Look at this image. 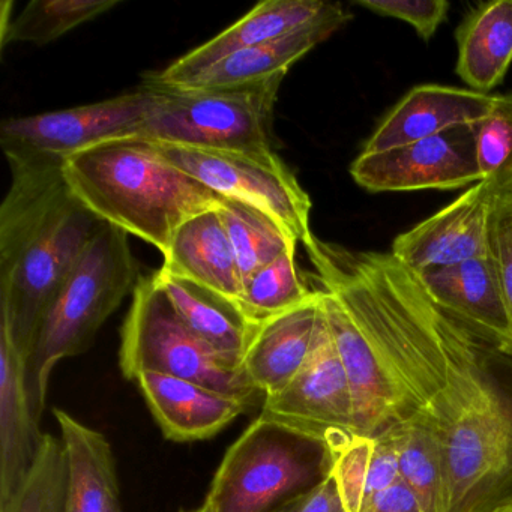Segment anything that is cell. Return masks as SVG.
<instances>
[{"label": "cell", "mask_w": 512, "mask_h": 512, "mask_svg": "<svg viewBox=\"0 0 512 512\" xmlns=\"http://www.w3.org/2000/svg\"><path fill=\"white\" fill-rule=\"evenodd\" d=\"M346 368L359 436L377 437L433 409L478 362L485 341L452 319L391 253L304 244Z\"/></svg>", "instance_id": "6da1fadb"}, {"label": "cell", "mask_w": 512, "mask_h": 512, "mask_svg": "<svg viewBox=\"0 0 512 512\" xmlns=\"http://www.w3.org/2000/svg\"><path fill=\"white\" fill-rule=\"evenodd\" d=\"M0 206V325L25 364L47 308L106 226L71 190L64 163L8 161Z\"/></svg>", "instance_id": "7a4b0ae2"}, {"label": "cell", "mask_w": 512, "mask_h": 512, "mask_svg": "<svg viewBox=\"0 0 512 512\" xmlns=\"http://www.w3.org/2000/svg\"><path fill=\"white\" fill-rule=\"evenodd\" d=\"M64 175L100 220L154 245L163 256L182 224L226 202L142 139L80 152L65 161Z\"/></svg>", "instance_id": "3957f363"}, {"label": "cell", "mask_w": 512, "mask_h": 512, "mask_svg": "<svg viewBox=\"0 0 512 512\" xmlns=\"http://www.w3.org/2000/svg\"><path fill=\"white\" fill-rule=\"evenodd\" d=\"M442 445L451 512H494L512 500V356L487 346L425 413Z\"/></svg>", "instance_id": "277c9868"}, {"label": "cell", "mask_w": 512, "mask_h": 512, "mask_svg": "<svg viewBox=\"0 0 512 512\" xmlns=\"http://www.w3.org/2000/svg\"><path fill=\"white\" fill-rule=\"evenodd\" d=\"M139 280L127 233L106 224L47 308L26 362V389L38 422L46 409L53 368L91 347Z\"/></svg>", "instance_id": "5b68a950"}, {"label": "cell", "mask_w": 512, "mask_h": 512, "mask_svg": "<svg viewBox=\"0 0 512 512\" xmlns=\"http://www.w3.org/2000/svg\"><path fill=\"white\" fill-rule=\"evenodd\" d=\"M284 77L224 89L152 85L155 103L136 139L217 151L272 152V118Z\"/></svg>", "instance_id": "8992f818"}, {"label": "cell", "mask_w": 512, "mask_h": 512, "mask_svg": "<svg viewBox=\"0 0 512 512\" xmlns=\"http://www.w3.org/2000/svg\"><path fill=\"white\" fill-rule=\"evenodd\" d=\"M329 472L325 443L259 416L227 449L206 497L215 512H272Z\"/></svg>", "instance_id": "52a82bcc"}, {"label": "cell", "mask_w": 512, "mask_h": 512, "mask_svg": "<svg viewBox=\"0 0 512 512\" xmlns=\"http://www.w3.org/2000/svg\"><path fill=\"white\" fill-rule=\"evenodd\" d=\"M122 373L134 380L140 373H161L199 383L253 406L263 397L242 368L221 358L188 328L155 275L140 277L122 328Z\"/></svg>", "instance_id": "ba28073f"}, {"label": "cell", "mask_w": 512, "mask_h": 512, "mask_svg": "<svg viewBox=\"0 0 512 512\" xmlns=\"http://www.w3.org/2000/svg\"><path fill=\"white\" fill-rule=\"evenodd\" d=\"M155 145L173 166L224 199L268 215L298 244L304 245L314 235L310 196L274 151L256 154Z\"/></svg>", "instance_id": "9c48e42d"}, {"label": "cell", "mask_w": 512, "mask_h": 512, "mask_svg": "<svg viewBox=\"0 0 512 512\" xmlns=\"http://www.w3.org/2000/svg\"><path fill=\"white\" fill-rule=\"evenodd\" d=\"M154 103V92L142 85L100 103L7 119L0 145L8 161L65 163L103 143L136 139Z\"/></svg>", "instance_id": "30bf717a"}, {"label": "cell", "mask_w": 512, "mask_h": 512, "mask_svg": "<svg viewBox=\"0 0 512 512\" xmlns=\"http://www.w3.org/2000/svg\"><path fill=\"white\" fill-rule=\"evenodd\" d=\"M260 416L319 440L329 449L356 434L352 388L323 310L304 367L286 388L263 398Z\"/></svg>", "instance_id": "8fae6325"}, {"label": "cell", "mask_w": 512, "mask_h": 512, "mask_svg": "<svg viewBox=\"0 0 512 512\" xmlns=\"http://www.w3.org/2000/svg\"><path fill=\"white\" fill-rule=\"evenodd\" d=\"M353 181L370 193L458 190L481 182L475 131L457 127L391 151L359 154L350 166Z\"/></svg>", "instance_id": "7c38bea8"}, {"label": "cell", "mask_w": 512, "mask_h": 512, "mask_svg": "<svg viewBox=\"0 0 512 512\" xmlns=\"http://www.w3.org/2000/svg\"><path fill=\"white\" fill-rule=\"evenodd\" d=\"M503 184L472 185L454 202L398 235L389 253L413 272L490 256L491 215Z\"/></svg>", "instance_id": "4fadbf2b"}, {"label": "cell", "mask_w": 512, "mask_h": 512, "mask_svg": "<svg viewBox=\"0 0 512 512\" xmlns=\"http://www.w3.org/2000/svg\"><path fill=\"white\" fill-rule=\"evenodd\" d=\"M352 19V14L341 4L320 0H268L166 70L148 74L145 82L164 88H181L233 53L280 40L319 23Z\"/></svg>", "instance_id": "5bb4252c"}, {"label": "cell", "mask_w": 512, "mask_h": 512, "mask_svg": "<svg viewBox=\"0 0 512 512\" xmlns=\"http://www.w3.org/2000/svg\"><path fill=\"white\" fill-rule=\"evenodd\" d=\"M415 275L437 307L479 340L512 356L511 320L491 256Z\"/></svg>", "instance_id": "9a60e30c"}, {"label": "cell", "mask_w": 512, "mask_h": 512, "mask_svg": "<svg viewBox=\"0 0 512 512\" xmlns=\"http://www.w3.org/2000/svg\"><path fill=\"white\" fill-rule=\"evenodd\" d=\"M496 95L442 85L410 89L364 143L362 154L391 151L457 127L478 124L490 113Z\"/></svg>", "instance_id": "2e32d148"}, {"label": "cell", "mask_w": 512, "mask_h": 512, "mask_svg": "<svg viewBox=\"0 0 512 512\" xmlns=\"http://www.w3.org/2000/svg\"><path fill=\"white\" fill-rule=\"evenodd\" d=\"M167 439L203 440L250 409V404L199 383L161 373H140L134 379Z\"/></svg>", "instance_id": "e0dca14e"}, {"label": "cell", "mask_w": 512, "mask_h": 512, "mask_svg": "<svg viewBox=\"0 0 512 512\" xmlns=\"http://www.w3.org/2000/svg\"><path fill=\"white\" fill-rule=\"evenodd\" d=\"M25 368L10 332L0 325V503L19 490L43 443L44 433L26 389Z\"/></svg>", "instance_id": "ac0fdd59"}, {"label": "cell", "mask_w": 512, "mask_h": 512, "mask_svg": "<svg viewBox=\"0 0 512 512\" xmlns=\"http://www.w3.org/2000/svg\"><path fill=\"white\" fill-rule=\"evenodd\" d=\"M322 320V292L305 304L260 323L242 370L263 398L286 388L304 367Z\"/></svg>", "instance_id": "d6986e66"}, {"label": "cell", "mask_w": 512, "mask_h": 512, "mask_svg": "<svg viewBox=\"0 0 512 512\" xmlns=\"http://www.w3.org/2000/svg\"><path fill=\"white\" fill-rule=\"evenodd\" d=\"M160 271L199 284L238 302L241 271L220 209L203 212L179 227Z\"/></svg>", "instance_id": "ffe728a7"}, {"label": "cell", "mask_w": 512, "mask_h": 512, "mask_svg": "<svg viewBox=\"0 0 512 512\" xmlns=\"http://www.w3.org/2000/svg\"><path fill=\"white\" fill-rule=\"evenodd\" d=\"M67 461L65 512H115L119 502L118 473L112 445L103 433L53 409Z\"/></svg>", "instance_id": "44dd1931"}, {"label": "cell", "mask_w": 512, "mask_h": 512, "mask_svg": "<svg viewBox=\"0 0 512 512\" xmlns=\"http://www.w3.org/2000/svg\"><path fill=\"white\" fill-rule=\"evenodd\" d=\"M154 275L188 328L221 358L242 368L260 323L253 322L238 302L221 293L161 271Z\"/></svg>", "instance_id": "7402d4cb"}, {"label": "cell", "mask_w": 512, "mask_h": 512, "mask_svg": "<svg viewBox=\"0 0 512 512\" xmlns=\"http://www.w3.org/2000/svg\"><path fill=\"white\" fill-rule=\"evenodd\" d=\"M455 73L472 91L488 94L502 85L512 64V0L484 2L455 31Z\"/></svg>", "instance_id": "603a6c76"}, {"label": "cell", "mask_w": 512, "mask_h": 512, "mask_svg": "<svg viewBox=\"0 0 512 512\" xmlns=\"http://www.w3.org/2000/svg\"><path fill=\"white\" fill-rule=\"evenodd\" d=\"M349 20H331L286 35L280 40L260 44L227 56L181 88L224 89L263 82L272 77L286 76L290 68L301 61L314 47L328 40Z\"/></svg>", "instance_id": "cb8c5ba5"}, {"label": "cell", "mask_w": 512, "mask_h": 512, "mask_svg": "<svg viewBox=\"0 0 512 512\" xmlns=\"http://www.w3.org/2000/svg\"><path fill=\"white\" fill-rule=\"evenodd\" d=\"M394 442L400 478L422 512H451L448 472L442 445L425 413L388 431Z\"/></svg>", "instance_id": "d4e9b609"}, {"label": "cell", "mask_w": 512, "mask_h": 512, "mask_svg": "<svg viewBox=\"0 0 512 512\" xmlns=\"http://www.w3.org/2000/svg\"><path fill=\"white\" fill-rule=\"evenodd\" d=\"M119 0H32L14 20L2 23V47L46 46L118 7Z\"/></svg>", "instance_id": "484cf974"}, {"label": "cell", "mask_w": 512, "mask_h": 512, "mask_svg": "<svg viewBox=\"0 0 512 512\" xmlns=\"http://www.w3.org/2000/svg\"><path fill=\"white\" fill-rule=\"evenodd\" d=\"M296 263V247L245 278L239 305L253 322L262 323L293 310L317 295Z\"/></svg>", "instance_id": "4316f807"}, {"label": "cell", "mask_w": 512, "mask_h": 512, "mask_svg": "<svg viewBox=\"0 0 512 512\" xmlns=\"http://www.w3.org/2000/svg\"><path fill=\"white\" fill-rule=\"evenodd\" d=\"M224 227L235 251L242 280L277 260L298 242L268 215L244 203L226 199L220 208Z\"/></svg>", "instance_id": "83f0119b"}, {"label": "cell", "mask_w": 512, "mask_h": 512, "mask_svg": "<svg viewBox=\"0 0 512 512\" xmlns=\"http://www.w3.org/2000/svg\"><path fill=\"white\" fill-rule=\"evenodd\" d=\"M67 461L61 439L44 433L34 466L0 512H65Z\"/></svg>", "instance_id": "f1b7e54d"}, {"label": "cell", "mask_w": 512, "mask_h": 512, "mask_svg": "<svg viewBox=\"0 0 512 512\" xmlns=\"http://www.w3.org/2000/svg\"><path fill=\"white\" fill-rule=\"evenodd\" d=\"M481 181L512 179V92L496 95L485 118L473 125Z\"/></svg>", "instance_id": "f546056e"}, {"label": "cell", "mask_w": 512, "mask_h": 512, "mask_svg": "<svg viewBox=\"0 0 512 512\" xmlns=\"http://www.w3.org/2000/svg\"><path fill=\"white\" fill-rule=\"evenodd\" d=\"M374 437H347L343 443L329 449L331 476L346 512H365L370 505L371 466H373Z\"/></svg>", "instance_id": "4dcf8cb0"}, {"label": "cell", "mask_w": 512, "mask_h": 512, "mask_svg": "<svg viewBox=\"0 0 512 512\" xmlns=\"http://www.w3.org/2000/svg\"><path fill=\"white\" fill-rule=\"evenodd\" d=\"M353 5L409 23L425 43L436 35L451 10L448 0H356Z\"/></svg>", "instance_id": "1f68e13d"}, {"label": "cell", "mask_w": 512, "mask_h": 512, "mask_svg": "<svg viewBox=\"0 0 512 512\" xmlns=\"http://www.w3.org/2000/svg\"><path fill=\"white\" fill-rule=\"evenodd\" d=\"M490 256L496 265L512 325V179L500 188L491 215Z\"/></svg>", "instance_id": "d6a6232c"}, {"label": "cell", "mask_w": 512, "mask_h": 512, "mask_svg": "<svg viewBox=\"0 0 512 512\" xmlns=\"http://www.w3.org/2000/svg\"><path fill=\"white\" fill-rule=\"evenodd\" d=\"M293 512H346L331 473L313 490L296 497Z\"/></svg>", "instance_id": "836d02e7"}, {"label": "cell", "mask_w": 512, "mask_h": 512, "mask_svg": "<svg viewBox=\"0 0 512 512\" xmlns=\"http://www.w3.org/2000/svg\"><path fill=\"white\" fill-rule=\"evenodd\" d=\"M365 512H422L412 491L401 481L383 490L374 497Z\"/></svg>", "instance_id": "e575fe53"}, {"label": "cell", "mask_w": 512, "mask_h": 512, "mask_svg": "<svg viewBox=\"0 0 512 512\" xmlns=\"http://www.w3.org/2000/svg\"><path fill=\"white\" fill-rule=\"evenodd\" d=\"M182 512H215L214 505H212L211 500L206 497L205 502L199 506V508L193 509V511H182Z\"/></svg>", "instance_id": "d590c367"}, {"label": "cell", "mask_w": 512, "mask_h": 512, "mask_svg": "<svg viewBox=\"0 0 512 512\" xmlns=\"http://www.w3.org/2000/svg\"><path fill=\"white\" fill-rule=\"evenodd\" d=\"M293 505H295V499L289 500V502L284 503V505L278 506V508L274 509L272 512H293Z\"/></svg>", "instance_id": "8d00e7d4"}, {"label": "cell", "mask_w": 512, "mask_h": 512, "mask_svg": "<svg viewBox=\"0 0 512 512\" xmlns=\"http://www.w3.org/2000/svg\"><path fill=\"white\" fill-rule=\"evenodd\" d=\"M494 512H512V500L511 502L505 503V505L500 506Z\"/></svg>", "instance_id": "74e56055"}, {"label": "cell", "mask_w": 512, "mask_h": 512, "mask_svg": "<svg viewBox=\"0 0 512 512\" xmlns=\"http://www.w3.org/2000/svg\"><path fill=\"white\" fill-rule=\"evenodd\" d=\"M115 512H122V509H121V508L116 509V511H115Z\"/></svg>", "instance_id": "f35d334b"}]
</instances>
